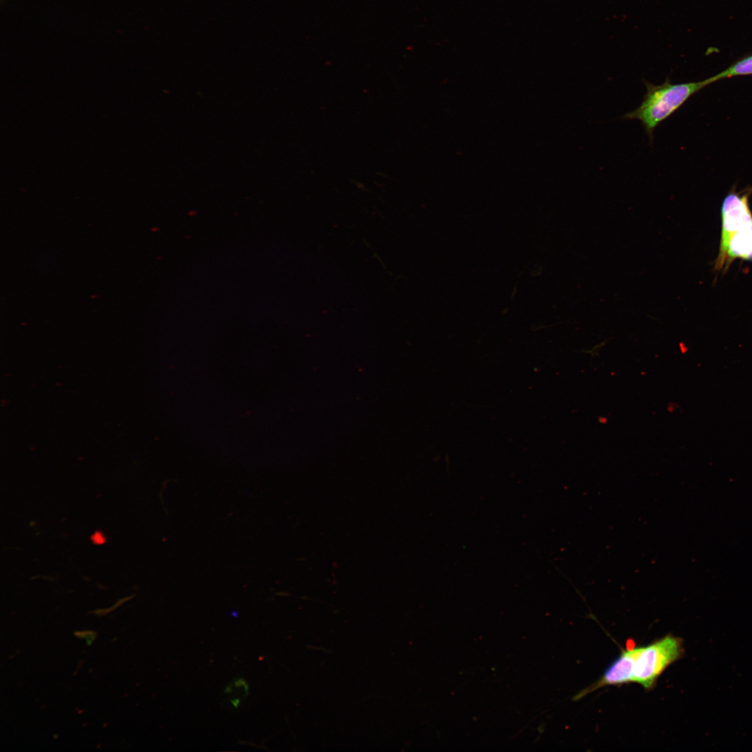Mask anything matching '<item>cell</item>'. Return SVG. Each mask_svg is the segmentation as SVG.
<instances>
[{"label": "cell", "instance_id": "1", "mask_svg": "<svg viewBox=\"0 0 752 752\" xmlns=\"http://www.w3.org/2000/svg\"><path fill=\"white\" fill-rule=\"evenodd\" d=\"M684 655L682 639L668 634L645 645L623 650L616 661L627 681L650 690L658 677Z\"/></svg>", "mask_w": 752, "mask_h": 752}, {"label": "cell", "instance_id": "2", "mask_svg": "<svg viewBox=\"0 0 752 752\" xmlns=\"http://www.w3.org/2000/svg\"><path fill=\"white\" fill-rule=\"evenodd\" d=\"M749 193H729L721 205V236L715 263L717 270L728 269L738 258L752 261V212Z\"/></svg>", "mask_w": 752, "mask_h": 752}, {"label": "cell", "instance_id": "3", "mask_svg": "<svg viewBox=\"0 0 752 752\" xmlns=\"http://www.w3.org/2000/svg\"><path fill=\"white\" fill-rule=\"evenodd\" d=\"M646 93L641 104L625 113L623 119L638 120L642 123L650 143L656 127L675 112L690 97L706 86L705 80L672 84L669 78L659 85L644 81Z\"/></svg>", "mask_w": 752, "mask_h": 752}, {"label": "cell", "instance_id": "4", "mask_svg": "<svg viewBox=\"0 0 752 752\" xmlns=\"http://www.w3.org/2000/svg\"><path fill=\"white\" fill-rule=\"evenodd\" d=\"M750 75H752V54L741 58L719 74L705 79V82L707 86L720 79Z\"/></svg>", "mask_w": 752, "mask_h": 752}, {"label": "cell", "instance_id": "5", "mask_svg": "<svg viewBox=\"0 0 752 752\" xmlns=\"http://www.w3.org/2000/svg\"><path fill=\"white\" fill-rule=\"evenodd\" d=\"M239 701H240V700H239L238 699H237V700H235V703H233V705H235V707H237V705H236V703H239Z\"/></svg>", "mask_w": 752, "mask_h": 752}]
</instances>
